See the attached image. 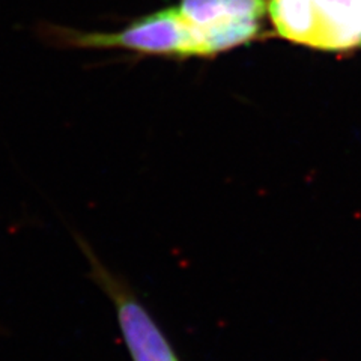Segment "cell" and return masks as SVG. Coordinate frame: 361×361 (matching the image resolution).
I'll return each mask as SVG.
<instances>
[{
    "mask_svg": "<svg viewBox=\"0 0 361 361\" xmlns=\"http://www.w3.org/2000/svg\"><path fill=\"white\" fill-rule=\"evenodd\" d=\"M89 262L90 277L111 300L119 329L133 361H180L172 343L126 280L113 273L86 240L77 236Z\"/></svg>",
    "mask_w": 361,
    "mask_h": 361,
    "instance_id": "obj_1",
    "label": "cell"
},
{
    "mask_svg": "<svg viewBox=\"0 0 361 361\" xmlns=\"http://www.w3.org/2000/svg\"><path fill=\"white\" fill-rule=\"evenodd\" d=\"M178 9L193 29L199 54H214L252 41L268 5L265 0H180Z\"/></svg>",
    "mask_w": 361,
    "mask_h": 361,
    "instance_id": "obj_2",
    "label": "cell"
},
{
    "mask_svg": "<svg viewBox=\"0 0 361 361\" xmlns=\"http://www.w3.org/2000/svg\"><path fill=\"white\" fill-rule=\"evenodd\" d=\"M73 39L89 49L121 47L154 54H199L193 29L178 8L158 11L118 33H77Z\"/></svg>",
    "mask_w": 361,
    "mask_h": 361,
    "instance_id": "obj_3",
    "label": "cell"
},
{
    "mask_svg": "<svg viewBox=\"0 0 361 361\" xmlns=\"http://www.w3.org/2000/svg\"><path fill=\"white\" fill-rule=\"evenodd\" d=\"M314 38L322 51L361 50V0H313Z\"/></svg>",
    "mask_w": 361,
    "mask_h": 361,
    "instance_id": "obj_4",
    "label": "cell"
},
{
    "mask_svg": "<svg viewBox=\"0 0 361 361\" xmlns=\"http://www.w3.org/2000/svg\"><path fill=\"white\" fill-rule=\"evenodd\" d=\"M268 13L281 38L312 49L314 38L313 0H269Z\"/></svg>",
    "mask_w": 361,
    "mask_h": 361,
    "instance_id": "obj_5",
    "label": "cell"
}]
</instances>
